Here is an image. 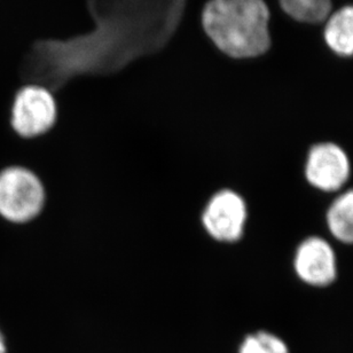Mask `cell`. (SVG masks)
Segmentation results:
<instances>
[{
	"label": "cell",
	"mask_w": 353,
	"mask_h": 353,
	"mask_svg": "<svg viewBox=\"0 0 353 353\" xmlns=\"http://www.w3.org/2000/svg\"><path fill=\"white\" fill-rule=\"evenodd\" d=\"M270 10L264 0H208L201 26L218 52L231 59H252L271 48Z\"/></svg>",
	"instance_id": "cell-1"
},
{
	"label": "cell",
	"mask_w": 353,
	"mask_h": 353,
	"mask_svg": "<svg viewBox=\"0 0 353 353\" xmlns=\"http://www.w3.org/2000/svg\"><path fill=\"white\" fill-rule=\"evenodd\" d=\"M304 174L313 188L325 193H336L343 190L350 179V157L337 143H316L306 157Z\"/></svg>",
	"instance_id": "cell-5"
},
{
	"label": "cell",
	"mask_w": 353,
	"mask_h": 353,
	"mask_svg": "<svg viewBox=\"0 0 353 353\" xmlns=\"http://www.w3.org/2000/svg\"><path fill=\"white\" fill-rule=\"evenodd\" d=\"M248 216V205L241 194L223 188L207 201L201 214V224L214 241L231 245L243 238Z\"/></svg>",
	"instance_id": "cell-4"
},
{
	"label": "cell",
	"mask_w": 353,
	"mask_h": 353,
	"mask_svg": "<svg viewBox=\"0 0 353 353\" xmlns=\"http://www.w3.org/2000/svg\"><path fill=\"white\" fill-rule=\"evenodd\" d=\"M0 353H7L6 342H5L1 330H0Z\"/></svg>",
	"instance_id": "cell-11"
},
{
	"label": "cell",
	"mask_w": 353,
	"mask_h": 353,
	"mask_svg": "<svg viewBox=\"0 0 353 353\" xmlns=\"http://www.w3.org/2000/svg\"><path fill=\"white\" fill-rule=\"evenodd\" d=\"M296 275L305 285L323 288L337 278V257L333 245L321 236L304 239L294 256Z\"/></svg>",
	"instance_id": "cell-6"
},
{
	"label": "cell",
	"mask_w": 353,
	"mask_h": 353,
	"mask_svg": "<svg viewBox=\"0 0 353 353\" xmlns=\"http://www.w3.org/2000/svg\"><path fill=\"white\" fill-rule=\"evenodd\" d=\"M282 10L295 20L307 23L326 21L332 12V0H279Z\"/></svg>",
	"instance_id": "cell-9"
},
{
	"label": "cell",
	"mask_w": 353,
	"mask_h": 353,
	"mask_svg": "<svg viewBox=\"0 0 353 353\" xmlns=\"http://www.w3.org/2000/svg\"><path fill=\"white\" fill-rule=\"evenodd\" d=\"M330 234L344 245H353V188L343 190L334 199L326 212Z\"/></svg>",
	"instance_id": "cell-8"
},
{
	"label": "cell",
	"mask_w": 353,
	"mask_h": 353,
	"mask_svg": "<svg viewBox=\"0 0 353 353\" xmlns=\"http://www.w3.org/2000/svg\"><path fill=\"white\" fill-rule=\"evenodd\" d=\"M46 190L34 171L10 167L0 172V216L13 224H27L44 210Z\"/></svg>",
	"instance_id": "cell-2"
},
{
	"label": "cell",
	"mask_w": 353,
	"mask_h": 353,
	"mask_svg": "<svg viewBox=\"0 0 353 353\" xmlns=\"http://www.w3.org/2000/svg\"><path fill=\"white\" fill-rule=\"evenodd\" d=\"M58 122V100L48 88L23 85L17 92L10 109V125L17 136L24 139L45 136Z\"/></svg>",
	"instance_id": "cell-3"
},
{
	"label": "cell",
	"mask_w": 353,
	"mask_h": 353,
	"mask_svg": "<svg viewBox=\"0 0 353 353\" xmlns=\"http://www.w3.org/2000/svg\"><path fill=\"white\" fill-rule=\"evenodd\" d=\"M236 353H290L288 344L271 330H257L242 337Z\"/></svg>",
	"instance_id": "cell-10"
},
{
	"label": "cell",
	"mask_w": 353,
	"mask_h": 353,
	"mask_svg": "<svg viewBox=\"0 0 353 353\" xmlns=\"http://www.w3.org/2000/svg\"><path fill=\"white\" fill-rule=\"evenodd\" d=\"M323 37L334 53L341 57H352L353 6H345L330 14Z\"/></svg>",
	"instance_id": "cell-7"
}]
</instances>
